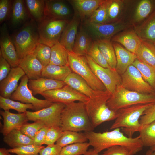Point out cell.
<instances>
[{
	"mask_svg": "<svg viewBox=\"0 0 155 155\" xmlns=\"http://www.w3.org/2000/svg\"><path fill=\"white\" fill-rule=\"evenodd\" d=\"M104 0H73L69 1L82 18L90 17L103 3Z\"/></svg>",
	"mask_w": 155,
	"mask_h": 155,
	"instance_id": "cell-24",
	"label": "cell"
},
{
	"mask_svg": "<svg viewBox=\"0 0 155 155\" xmlns=\"http://www.w3.org/2000/svg\"><path fill=\"white\" fill-rule=\"evenodd\" d=\"M135 31L142 40L155 43V11L136 27Z\"/></svg>",
	"mask_w": 155,
	"mask_h": 155,
	"instance_id": "cell-25",
	"label": "cell"
},
{
	"mask_svg": "<svg viewBox=\"0 0 155 155\" xmlns=\"http://www.w3.org/2000/svg\"><path fill=\"white\" fill-rule=\"evenodd\" d=\"M135 54L137 59L155 67V43L142 40Z\"/></svg>",
	"mask_w": 155,
	"mask_h": 155,
	"instance_id": "cell-26",
	"label": "cell"
},
{
	"mask_svg": "<svg viewBox=\"0 0 155 155\" xmlns=\"http://www.w3.org/2000/svg\"><path fill=\"white\" fill-rule=\"evenodd\" d=\"M90 146L86 142L68 145L62 148L60 155H84Z\"/></svg>",
	"mask_w": 155,
	"mask_h": 155,
	"instance_id": "cell-40",
	"label": "cell"
},
{
	"mask_svg": "<svg viewBox=\"0 0 155 155\" xmlns=\"http://www.w3.org/2000/svg\"><path fill=\"white\" fill-rule=\"evenodd\" d=\"M95 41L111 68L115 69L117 64L116 57L111 40L100 39Z\"/></svg>",
	"mask_w": 155,
	"mask_h": 155,
	"instance_id": "cell-31",
	"label": "cell"
},
{
	"mask_svg": "<svg viewBox=\"0 0 155 155\" xmlns=\"http://www.w3.org/2000/svg\"><path fill=\"white\" fill-rule=\"evenodd\" d=\"M64 82L66 84L88 98L91 97L95 91L84 79L73 72L70 73Z\"/></svg>",
	"mask_w": 155,
	"mask_h": 155,
	"instance_id": "cell-27",
	"label": "cell"
},
{
	"mask_svg": "<svg viewBox=\"0 0 155 155\" xmlns=\"http://www.w3.org/2000/svg\"><path fill=\"white\" fill-rule=\"evenodd\" d=\"M86 54L101 66L105 68H111L95 41L93 42Z\"/></svg>",
	"mask_w": 155,
	"mask_h": 155,
	"instance_id": "cell-45",
	"label": "cell"
},
{
	"mask_svg": "<svg viewBox=\"0 0 155 155\" xmlns=\"http://www.w3.org/2000/svg\"><path fill=\"white\" fill-rule=\"evenodd\" d=\"M123 1L120 0H110L107 13L108 23L119 20L118 18L121 13Z\"/></svg>",
	"mask_w": 155,
	"mask_h": 155,
	"instance_id": "cell-43",
	"label": "cell"
},
{
	"mask_svg": "<svg viewBox=\"0 0 155 155\" xmlns=\"http://www.w3.org/2000/svg\"><path fill=\"white\" fill-rule=\"evenodd\" d=\"M84 133L90 146L98 153L112 146L119 145L128 148L135 154L141 151L144 146L139 135L135 138L127 137L121 131L119 128L103 133L92 131Z\"/></svg>",
	"mask_w": 155,
	"mask_h": 155,
	"instance_id": "cell-1",
	"label": "cell"
},
{
	"mask_svg": "<svg viewBox=\"0 0 155 155\" xmlns=\"http://www.w3.org/2000/svg\"><path fill=\"white\" fill-rule=\"evenodd\" d=\"M134 153L128 148L116 145L112 146L103 152L101 155H133Z\"/></svg>",
	"mask_w": 155,
	"mask_h": 155,
	"instance_id": "cell-48",
	"label": "cell"
},
{
	"mask_svg": "<svg viewBox=\"0 0 155 155\" xmlns=\"http://www.w3.org/2000/svg\"><path fill=\"white\" fill-rule=\"evenodd\" d=\"M71 72L69 65L62 66L49 64L44 67L42 77L64 81Z\"/></svg>",
	"mask_w": 155,
	"mask_h": 155,
	"instance_id": "cell-28",
	"label": "cell"
},
{
	"mask_svg": "<svg viewBox=\"0 0 155 155\" xmlns=\"http://www.w3.org/2000/svg\"><path fill=\"white\" fill-rule=\"evenodd\" d=\"M111 95L106 90H95L94 94L84 103L88 115L94 128L104 122L115 120L118 117V111L111 110L107 105Z\"/></svg>",
	"mask_w": 155,
	"mask_h": 155,
	"instance_id": "cell-2",
	"label": "cell"
},
{
	"mask_svg": "<svg viewBox=\"0 0 155 155\" xmlns=\"http://www.w3.org/2000/svg\"><path fill=\"white\" fill-rule=\"evenodd\" d=\"M49 128L47 127H44L36 133L32 140L33 144L39 146L43 144Z\"/></svg>",
	"mask_w": 155,
	"mask_h": 155,
	"instance_id": "cell-52",
	"label": "cell"
},
{
	"mask_svg": "<svg viewBox=\"0 0 155 155\" xmlns=\"http://www.w3.org/2000/svg\"><path fill=\"white\" fill-rule=\"evenodd\" d=\"M63 132L61 127L49 128L43 144L47 146L55 144L62 135Z\"/></svg>",
	"mask_w": 155,
	"mask_h": 155,
	"instance_id": "cell-47",
	"label": "cell"
},
{
	"mask_svg": "<svg viewBox=\"0 0 155 155\" xmlns=\"http://www.w3.org/2000/svg\"><path fill=\"white\" fill-rule=\"evenodd\" d=\"M45 17L58 19H66L70 13L68 6L63 1L45 0Z\"/></svg>",
	"mask_w": 155,
	"mask_h": 155,
	"instance_id": "cell-23",
	"label": "cell"
},
{
	"mask_svg": "<svg viewBox=\"0 0 155 155\" xmlns=\"http://www.w3.org/2000/svg\"><path fill=\"white\" fill-rule=\"evenodd\" d=\"M110 1L104 0L90 17L88 21L101 24L108 23L107 10Z\"/></svg>",
	"mask_w": 155,
	"mask_h": 155,
	"instance_id": "cell-39",
	"label": "cell"
},
{
	"mask_svg": "<svg viewBox=\"0 0 155 155\" xmlns=\"http://www.w3.org/2000/svg\"><path fill=\"white\" fill-rule=\"evenodd\" d=\"M84 155H99L94 149H90L88 150Z\"/></svg>",
	"mask_w": 155,
	"mask_h": 155,
	"instance_id": "cell-54",
	"label": "cell"
},
{
	"mask_svg": "<svg viewBox=\"0 0 155 155\" xmlns=\"http://www.w3.org/2000/svg\"><path fill=\"white\" fill-rule=\"evenodd\" d=\"M69 65L73 72L84 79L94 90H106L102 83L94 73L84 55L68 51Z\"/></svg>",
	"mask_w": 155,
	"mask_h": 155,
	"instance_id": "cell-7",
	"label": "cell"
},
{
	"mask_svg": "<svg viewBox=\"0 0 155 155\" xmlns=\"http://www.w3.org/2000/svg\"><path fill=\"white\" fill-rule=\"evenodd\" d=\"M0 108L5 111L13 109L19 113H26L27 109L35 110L34 106L31 104H26L15 101L10 98L0 96Z\"/></svg>",
	"mask_w": 155,
	"mask_h": 155,
	"instance_id": "cell-37",
	"label": "cell"
},
{
	"mask_svg": "<svg viewBox=\"0 0 155 155\" xmlns=\"http://www.w3.org/2000/svg\"><path fill=\"white\" fill-rule=\"evenodd\" d=\"M86 24L89 32L96 40H111L117 33L128 28L130 26L120 20L107 24H101L88 21Z\"/></svg>",
	"mask_w": 155,
	"mask_h": 155,
	"instance_id": "cell-14",
	"label": "cell"
},
{
	"mask_svg": "<svg viewBox=\"0 0 155 155\" xmlns=\"http://www.w3.org/2000/svg\"><path fill=\"white\" fill-rule=\"evenodd\" d=\"M85 56L90 67L97 78L102 83L111 95L118 86L121 84V76L116 69L105 68L96 63L87 54Z\"/></svg>",
	"mask_w": 155,
	"mask_h": 155,
	"instance_id": "cell-10",
	"label": "cell"
},
{
	"mask_svg": "<svg viewBox=\"0 0 155 155\" xmlns=\"http://www.w3.org/2000/svg\"><path fill=\"white\" fill-rule=\"evenodd\" d=\"M45 125L42 122L37 121L32 123H26L20 128L21 133L33 140L36 133Z\"/></svg>",
	"mask_w": 155,
	"mask_h": 155,
	"instance_id": "cell-46",
	"label": "cell"
},
{
	"mask_svg": "<svg viewBox=\"0 0 155 155\" xmlns=\"http://www.w3.org/2000/svg\"><path fill=\"white\" fill-rule=\"evenodd\" d=\"M3 141L12 148L33 144L32 139L22 134L20 130L17 129L12 130L4 136Z\"/></svg>",
	"mask_w": 155,
	"mask_h": 155,
	"instance_id": "cell-32",
	"label": "cell"
},
{
	"mask_svg": "<svg viewBox=\"0 0 155 155\" xmlns=\"http://www.w3.org/2000/svg\"><path fill=\"white\" fill-rule=\"evenodd\" d=\"M27 9L32 16L36 21L40 22L45 18V0H26Z\"/></svg>",
	"mask_w": 155,
	"mask_h": 155,
	"instance_id": "cell-34",
	"label": "cell"
},
{
	"mask_svg": "<svg viewBox=\"0 0 155 155\" xmlns=\"http://www.w3.org/2000/svg\"><path fill=\"white\" fill-rule=\"evenodd\" d=\"M29 79L25 75L21 79L20 84L16 90L12 93L10 98L17 100L24 104H32L37 111L48 107L53 102L46 99L42 100L35 97L32 91L29 88Z\"/></svg>",
	"mask_w": 155,
	"mask_h": 155,
	"instance_id": "cell-12",
	"label": "cell"
},
{
	"mask_svg": "<svg viewBox=\"0 0 155 155\" xmlns=\"http://www.w3.org/2000/svg\"><path fill=\"white\" fill-rule=\"evenodd\" d=\"M121 85L125 88L140 93L152 94L154 88L143 79L139 70L130 65L121 76Z\"/></svg>",
	"mask_w": 155,
	"mask_h": 155,
	"instance_id": "cell-11",
	"label": "cell"
},
{
	"mask_svg": "<svg viewBox=\"0 0 155 155\" xmlns=\"http://www.w3.org/2000/svg\"><path fill=\"white\" fill-rule=\"evenodd\" d=\"M45 147L38 146L34 144L22 146L18 147L8 149L9 153L16 155H35L39 153Z\"/></svg>",
	"mask_w": 155,
	"mask_h": 155,
	"instance_id": "cell-44",
	"label": "cell"
},
{
	"mask_svg": "<svg viewBox=\"0 0 155 155\" xmlns=\"http://www.w3.org/2000/svg\"><path fill=\"white\" fill-rule=\"evenodd\" d=\"M150 149L155 151V146L150 147Z\"/></svg>",
	"mask_w": 155,
	"mask_h": 155,
	"instance_id": "cell-57",
	"label": "cell"
},
{
	"mask_svg": "<svg viewBox=\"0 0 155 155\" xmlns=\"http://www.w3.org/2000/svg\"><path fill=\"white\" fill-rule=\"evenodd\" d=\"M8 62L2 56H0V82L5 78L11 68Z\"/></svg>",
	"mask_w": 155,
	"mask_h": 155,
	"instance_id": "cell-53",
	"label": "cell"
},
{
	"mask_svg": "<svg viewBox=\"0 0 155 155\" xmlns=\"http://www.w3.org/2000/svg\"><path fill=\"white\" fill-rule=\"evenodd\" d=\"M112 41L120 43L129 51L135 54L142 40L135 30H127L116 34Z\"/></svg>",
	"mask_w": 155,
	"mask_h": 155,
	"instance_id": "cell-22",
	"label": "cell"
},
{
	"mask_svg": "<svg viewBox=\"0 0 155 155\" xmlns=\"http://www.w3.org/2000/svg\"><path fill=\"white\" fill-rule=\"evenodd\" d=\"M0 114L3 118L1 133L4 136L13 130H20L22 126L29 121L26 113H14L9 111H1Z\"/></svg>",
	"mask_w": 155,
	"mask_h": 155,
	"instance_id": "cell-16",
	"label": "cell"
},
{
	"mask_svg": "<svg viewBox=\"0 0 155 155\" xmlns=\"http://www.w3.org/2000/svg\"><path fill=\"white\" fill-rule=\"evenodd\" d=\"M25 75L24 72L19 66L11 68L7 77L0 82V96L10 98L17 88L19 80Z\"/></svg>",
	"mask_w": 155,
	"mask_h": 155,
	"instance_id": "cell-17",
	"label": "cell"
},
{
	"mask_svg": "<svg viewBox=\"0 0 155 155\" xmlns=\"http://www.w3.org/2000/svg\"><path fill=\"white\" fill-rule=\"evenodd\" d=\"M0 56L8 62L12 68L18 67L20 59L5 23L0 27Z\"/></svg>",
	"mask_w": 155,
	"mask_h": 155,
	"instance_id": "cell-15",
	"label": "cell"
},
{
	"mask_svg": "<svg viewBox=\"0 0 155 155\" xmlns=\"http://www.w3.org/2000/svg\"><path fill=\"white\" fill-rule=\"evenodd\" d=\"M13 42L20 59L33 54L40 43L38 28L32 24H26L15 35Z\"/></svg>",
	"mask_w": 155,
	"mask_h": 155,
	"instance_id": "cell-6",
	"label": "cell"
},
{
	"mask_svg": "<svg viewBox=\"0 0 155 155\" xmlns=\"http://www.w3.org/2000/svg\"><path fill=\"white\" fill-rule=\"evenodd\" d=\"M63 131L77 132L93 131V127L88 115L85 103L74 102L65 105L61 114Z\"/></svg>",
	"mask_w": 155,
	"mask_h": 155,
	"instance_id": "cell-3",
	"label": "cell"
},
{
	"mask_svg": "<svg viewBox=\"0 0 155 155\" xmlns=\"http://www.w3.org/2000/svg\"><path fill=\"white\" fill-rule=\"evenodd\" d=\"M93 42L88 32L81 26L76 35L72 51L77 54L84 55L87 54Z\"/></svg>",
	"mask_w": 155,
	"mask_h": 155,
	"instance_id": "cell-29",
	"label": "cell"
},
{
	"mask_svg": "<svg viewBox=\"0 0 155 155\" xmlns=\"http://www.w3.org/2000/svg\"><path fill=\"white\" fill-rule=\"evenodd\" d=\"M11 1L9 0H0V23L5 20L10 14Z\"/></svg>",
	"mask_w": 155,
	"mask_h": 155,
	"instance_id": "cell-50",
	"label": "cell"
},
{
	"mask_svg": "<svg viewBox=\"0 0 155 155\" xmlns=\"http://www.w3.org/2000/svg\"><path fill=\"white\" fill-rule=\"evenodd\" d=\"M139 132L143 146L150 147L155 146V120L143 125Z\"/></svg>",
	"mask_w": 155,
	"mask_h": 155,
	"instance_id": "cell-38",
	"label": "cell"
},
{
	"mask_svg": "<svg viewBox=\"0 0 155 155\" xmlns=\"http://www.w3.org/2000/svg\"><path fill=\"white\" fill-rule=\"evenodd\" d=\"M152 103H155V94L130 90L121 84L111 95L107 102V105L111 110L117 111L135 105Z\"/></svg>",
	"mask_w": 155,
	"mask_h": 155,
	"instance_id": "cell-5",
	"label": "cell"
},
{
	"mask_svg": "<svg viewBox=\"0 0 155 155\" xmlns=\"http://www.w3.org/2000/svg\"><path fill=\"white\" fill-rule=\"evenodd\" d=\"M9 153L8 149L5 148H0V155H8Z\"/></svg>",
	"mask_w": 155,
	"mask_h": 155,
	"instance_id": "cell-55",
	"label": "cell"
},
{
	"mask_svg": "<svg viewBox=\"0 0 155 155\" xmlns=\"http://www.w3.org/2000/svg\"><path fill=\"white\" fill-rule=\"evenodd\" d=\"M155 120V103L147 109L141 116L140 123L142 125L148 124Z\"/></svg>",
	"mask_w": 155,
	"mask_h": 155,
	"instance_id": "cell-49",
	"label": "cell"
},
{
	"mask_svg": "<svg viewBox=\"0 0 155 155\" xmlns=\"http://www.w3.org/2000/svg\"><path fill=\"white\" fill-rule=\"evenodd\" d=\"M40 155V154L39 155V154H36V155Z\"/></svg>",
	"mask_w": 155,
	"mask_h": 155,
	"instance_id": "cell-59",
	"label": "cell"
},
{
	"mask_svg": "<svg viewBox=\"0 0 155 155\" xmlns=\"http://www.w3.org/2000/svg\"><path fill=\"white\" fill-rule=\"evenodd\" d=\"M18 66L23 70L29 80L41 77L44 67L33 54L20 59Z\"/></svg>",
	"mask_w": 155,
	"mask_h": 155,
	"instance_id": "cell-18",
	"label": "cell"
},
{
	"mask_svg": "<svg viewBox=\"0 0 155 155\" xmlns=\"http://www.w3.org/2000/svg\"><path fill=\"white\" fill-rule=\"evenodd\" d=\"M88 140L84 133L65 131L62 135L56 142V144L62 148L67 145L78 143L86 142Z\"/></svg>",
	"mask_w": 155,
	"mask_h": 155,
	"instance_id": "cell-36",
	"label": "cell"
},
{
	"mask_svg": "<svg viewBox=\"0 0 155 155\" xmlns=\"http://www.w3.org/2000/svg\"><path fill=\"white\" fill-rule=\"evenodd\" d=\"M40 94L53 103H61L65 105L76 101L85 103L89 99L67 84L62 88L45 91Z\"/></svg>",
	"mask_w": 155,
	"mask_h": 155,
	"instance_id": "cell-13",
	"label": "cell"
},
{
	"mask_svg": "<svg viewBox=\"0 0 155 155\" xmlns=\"http://www.w3.org/2000/svg\"><path fill=\"white\" fill-rule=\"evenodd\" d=\"M152 9L151 2L149 0L141 1L137 7L134 19L136 22L141 21L148 17Z\"/></svg>",
	"mask_w": 155,
	"mask_h": 155,
	"instance_id": "cell-42",
	"label": "cell"
},
{
	"mask_svg": "<svg viewBox=\"0 0 155 155\" xmlns=\"http://www.w3.org/2000/svg\"><path fill=\"white\" fill-rule=\"evenodd\" d=\"M66 84L64 81L44 77L29 80L28 86L34 95L44 92L62 88Z\"/></svg>",
	"mask_w": 155,
	"mask_h": 155,
	"instance_id": "cell-19",
	"label": "cell"
},
{
	"mask_svg": "<svg viewBox=\"0 0 155 155\" xmlns=\"http://www.w3.org/2000/svg\"><path fill=\"white\" fill-rule=\"evenodd\" d=\"M62 147L55 144L47 145L40 152V155H60Z\"/></svg>",
	"mask_w": 155,
	"mask_h": 155,
	"instance_id": "cell-51",
	"label": "cell"
},
{
	"mask_svg": "<svg viewBox=\"0 0 155 155\" xmlns=\"http://www.w3.org/2000/svg\"><path fill=\"white\" fill-rule=\"evenodd\" d=\"M68 57V51L58 42L51 47L49 64L62 66L69 65Z\"/></svg>",
	"mask_w": 155,
	"mask_h": 155,
	"instance_id": "cell-33",
	"label": "cell"
},
{
	"mask_svg": "<svg viewBox=\"0 0 155 155\" xmlns=\"http://www.w3.org/2000/svg\"><path fill=\"white\" fill-rule=\"evenodd\" d=\"M78 15H75L67 24L63 30L59 42L68 51H72L77 34L79 20Z\"/></svg>",
	"mask_w": 155,
	"mask_h": 155,
	"instance_id": "cell-21",
	"label": "cell"
},
{
	"mask_svg": "<svg viewBox=\"0 0 155 155\" xmlns=\"http://www.w3.org/2000/svg\"><path fill=\"white\" fill-rule=\"evenodd\" d=\"M11 11V23L13 26L19 25L28 18V13L23 0L14 1L12 4Z\"/></svg>",
	"mask_w": 155,
	"mask_h": 155,
	"instance_id": "cell-30",
	"label": "cell"
},
{
	"mask_svg": "<svg viewBox=\"0 0 155 155\" xmlns=\"http://www.w3.org/2000/svg\"><path fill=\"white\" fill-rule=\"evenodd\" d=\"M68 22L67 19L46 17L39 23L37 28L40 43L51 47L59 42L63 30Z\"/></svg>",
	"mask_w": 155,
	"mask_h": 155,
	"instance_id": "cell-8",
	"label": "cell"
},
{
	"mask_svg": "<svg viewBox=\"0 0 155 155\" xmlns=\"http://www.w3.org/2000/svg\"><path fill=\"white\" fill-rule=\"evenodd\" d=\"M116 57V70L119 75L123 74L137 59L136 55L123 47L118 43H112Z\"/></svg>",
	"mask_w": 155,
	"mask_h": 155,
	"instance_id": "cell-20",
	"label": "cell"
},
{
	"mask_svg": "<svg viewBox=\"0 0 155 155\" xmlns=\"http://www.w3.org/2000/svg\"><path fill=\"white\" fill-rule=\"evenodd\" d=\"M145 155H155V151L150 149L146 152Z\"/></svg>",
	"mask_w": 155,
	"mask_h": 155,
	"instance_id": "cell-56",
	"label": "cell"
},
{
	"mask_svg": "<svg viewBox=\"0 0 155 155\" xmlns=\"http://www.w3.org/2000/svg\"><path fill=\"white\" fill-rule=\"evenodd\" d=\"M154 103L136 104L119 110L118 116L110 129L121 127L128 137H132L134 133L139 132L143 127L140 122V117Z\"/></svg>",
	"mask_w": 155,
	"mask_h": 155,
	"instance_id": "cell-4",
	"label": "cell"
},
{
	"mask_svg": "<svg viewBox=\"0 0 155 155\" xmlns=\"http://www.w3.org/2000/svg\"><path fill=\"white\" fill-rule=\"evenodd\" d=\"M132 65L139 70L144 80L155 89V67L137 59Z\"/></svg>",
	"mask_w": 155,
	"mask_h": 155,
	"instance_id": "cell-35",
	"label": "cell"
},
{
	"mask_svg": "<svg viewBox=\"0 0 155 155\" xmlns=\"http://www.w3.org/2000/svg\"><path fill=\"white\" fill-rule=\"evenodd\" d=\"M51 53V47L39 43L37 46L33 54L45 67L49 64Z\"/></svg>",
	"mask_w": 155,
	"mask_h": 155,
	"instance_id": "cell-41",
	"label": "cell"
},
{
	"mask_svg": "<svg viewBox=\"0 0 155 155\" xmlns=\"http://www.w3.org/2000/svg\"><path fill=\"white\" fill-rule=\"evenodd\" d=\"M8 155H11V154H10L9 153V154Z\"/></svg>",
	"mask_w": 155,
	"mask_h": 155,
	"instance_id": "cell-58",
	"label": "cell"
},
{
	"mask_svg": "<svg viewBox=\"0 0 155 155\" xmlns=\"http://www.w3.org/2000/svg\"><path fill=\"white\" fill-rule=\"evenodd\" d=\"M65 106L62 103L55 102L48 107L26 113L29 120L41 122L49 128L61 127V114Z\"/></svg>",
	"mask_w": 155,
	"mask_h": 155,
	"instance_id": "cell-9",
	"label": "cell"
}]
</instances>
